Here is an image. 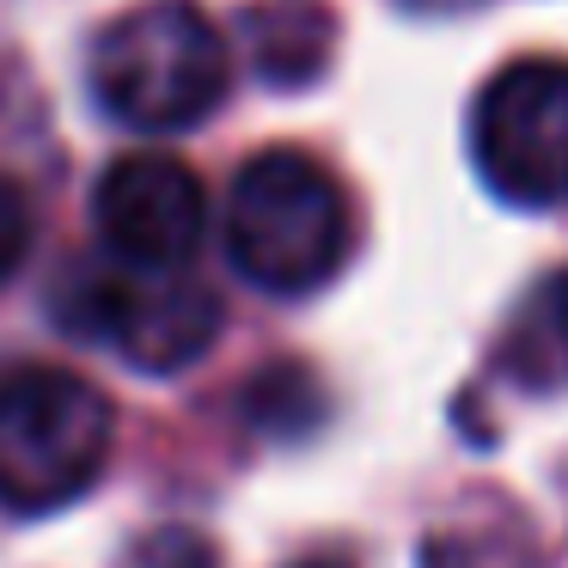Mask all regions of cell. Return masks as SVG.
Masks as SVG:
<instances>
[{
  "mask_svg": "<svg viewBox=\"0 0 568 568\" xmlns=\"http://www.w3.org/2000/svg\"><path fill=\"white\" fill-rule=\"evenodd\" d=\"M348 196L331 165L300 148H270L239 165L226 196V257L263 294H318L348 263Z\"/></svg>",
  "mask_w": 568,
  "mask_h": 568,
  "instance_id": "6da1fadb",
  "label": "cell"
},
{
  "mask_svg": "<svg viewBox=\"0 0 568 568\" xmlns=\"http://www.w3.org/2000/svg\"><path fill=\"white\" fill-rule=\"evenodd\" d=\"M226 80L233 62L221 31L184 0L135 7L92 43V99L104 104V116L141 135L196 129L226 99Z\"/></svg>",
  "mask_w": 568,
  "mask_h": 568,
  "instance_id": "7a4b0ae2",
  "label": "cell"
},
{
  "mask_svg": "<svg viewBox=\"0 0 568 568\" xmlns=\"http://www.w3.org/2000/svg\"><path fill=\"white\" fill-rule=\"evenodd\" d=\"M111 397L68 367H19L0 379V507L55 514L99 483L111 458Z\"/></svg>",
  "mask_w": 568,
  "mask_h": 568,
  "instance_id": "3957f363",
  "label": "cell"
},
{
  "mask_svg": "<svg viewBox=\"0 0 568 568\" xmlns=\"http://www.w3.org/2000/svg\"><path fill=\"white\" fill-rule=\"evenodd\" d=\"M470 160L514 209L568 202V55H519L477 92Z\"/></svg>",
  "mask_w": 568,
  "mask_h": 568,
  "instance_id": "277c9868",
  "label": "cell"
},
{
  "mask_svg": "<svg viewBox=\"0 0 568 568\" xmlns=\"http://www.w3.org/2000/svg\"><path fill=\"white\" fill-rule=\"evenodd\" d=\"M68 331L111 343L141 373H178L209 355L221 336V300L178 270L87 275L68 306Z\"/></svg>",
  "mask_w": 568,
  "mask_h": 568,
  "instance_id": "5b68a950",
  "label": "cell"
},
{
  "mask_svg": "<svg viewBox=\"0 0 568 568\" xmlns=\"http://www.w3.org/2000/svg\"><path fill=\"white\" fill-rule=\"evenodd\" d=\"M92 221L123 270H184L209 226V196L172 153H123L92 190Z\"/></svg>",
  "mask_w": 568,
  "mask_h": 568,
  "instance_id": "8992f818",
  "label": "cell"
},
{
  "mask_svg": "<svg viewBox=\"0 0 568 568\" xmlns=\"http://www.w3.org/2000/svg\"><path fill=\"white\" fill-rule=\"evenodd\" d=\"M251 43H257V68L275 87H300L324 68V43H331V19L312 7H270L251 19Z\"/></svg>",
  "mask_w": 568,
  "mask_h": 568,
  "instance_id": "52a82bcc",
  "label": "cell"
},
{
  "mask_svg": "<svg viewBox=\"0 0 568 568\" xmlns=\"http://www.w3.org/2000/svg\"><path fill=\"white\" fill-rule=\"evenodd\" d=\"M26 251H31V202L13 178H0V287L13 282Z\"/></svg>",
  "mask_w": 568,
  "mask_h": 568,
  "instance_id": "ba28073f",
  "label": "cell"
},
{
  "mask_svg": "<svg viewBox=\"0 0 568 568\" xmlns=\"http://www.w3.org/2000/svg\"><path fill=\"white\" fill-rule=\"evenodd\" d=\"M556 318H562V336H568V282H562V294H556Z\"/></svg>",
  "mask_w": 568,
  "mask_h": 568,
  "instance_id": "9c48e42d",
  "label": "cell"
},
{
  "mask_svg": "<svg viewBox=\"0 0 568 568\" xmlns=\"http://www.w3.org/2000/svg\"><path fill=\"white\" fill-rule=\"evenodd\" d=\"M300 568H343V562H300Z\"/></svg>",
  "mask_w": 568,
  "mask_h": 568,
  "instance_id": "30bf717a",
  "label": "cell"
}]
</instances>
